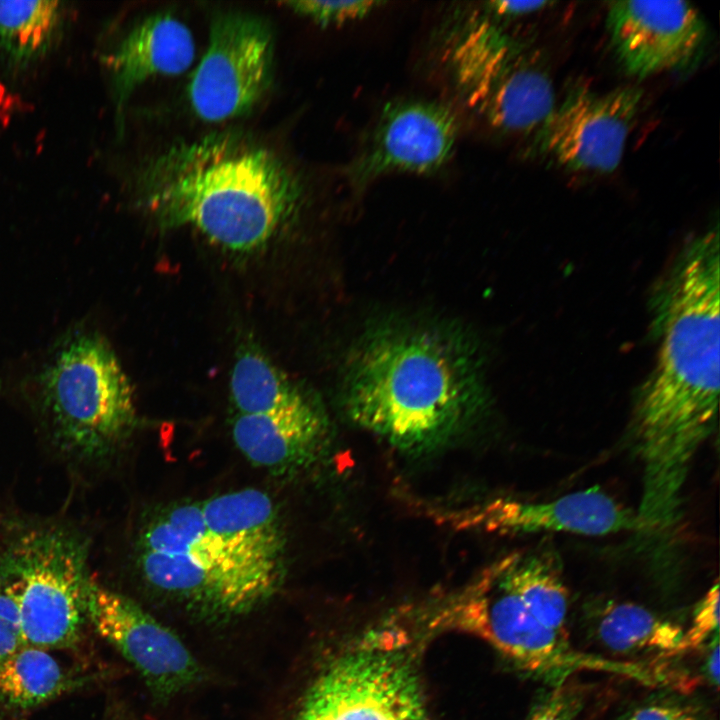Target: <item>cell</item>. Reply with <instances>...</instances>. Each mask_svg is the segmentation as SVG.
<instances>
[{"label": "cell", "instance_id": "1", "mask_svg": "<svg viewBox=\"0 0 720 720\" xmlns=\"http://www.w3.org/2000/svg\"><path fill=\"white\" fill-rule=\"evenodd\" d=\"M656 306L660 347L634 410L642 475L678 485L710 436L719 399V237L711 229L682 250Z\"/></svg>", "mask_w": 720, "mask_h": 720}, {"label": "cell", "instance_id": "2", "mask_svg": "<svg viewBox=\"0 0 720 720\" xmlns=\"http://www.w3.org/2000/svg\"><path fill=\"white\" fill-rule=\"evenodd\" d=\"M487 391L480 359L456 331L393 324L368 332L345 370L353 423L407 451L446 442L480 414Z\"/></svg>", "mask_w": 720, "mask_h": 720}, {"label": "cell", "instance_id": "3", "mask_svg": "<svg viewBox=\"0 0 720 720\" xmlns=\"http://www.w3.org/2000/svg\"><path fill=\"white\" fill-rule=\"evenodd\" d=\"M137 187L160 224L190 226L234 251L263 246L304 200L301 181L282 160L232 135L171 146L142 168Z\"/></svg>", "mask_w": 720, "mask_h": 720}, {"label": "cell", "instance_id": "4", "mask_svg": "<svg viewBox=\"0 0 720 720\" xmlns=\"http://www.w3.org/2000/svg\"><path fill=\"white\" fill-rule=\"evenodd\" d=\"M36 404L51 442L67 459H104L135 425L133 391L106 340L69 333L36 376Z\"/></svg>", "mask_w": 720, "mask_h": 720}, {"label": "cell", "instance_id": "5", "mask_svg": "<svg viewBox=\"0 0 720 720\" xmlns=\"http://www.w3.org/2000/svg\"><path fill=\"white\" fill-rule=\"evenodd\" d=\"M0 579L17 605L25 645L78 644L92 581L84 536L61 525L20 531L0 555Z\"/></svg>", "mask_w": 720, "mask_h": 720}, {"label": "cell", "instance_id": "6", "mask_svg": "<svg viewBox=\"0 0 720 720\" xmlns=\"http://www.w3.org/2000/svg\"><path fill=\"white\" fill-rule=\"evenodd\" d=\"M436 624L485 640L519 667L557 685L583 670L614 673L649 685L659 681L658 670L648 665L578 651L541 624L518 597L498 560L442 609Z\"/></svg>", "mask_w": 720, "mask_h": 720}, {"label": "cell", "instance_id": "7", "mask_svg": "<svg viewBox=\"0 0 720 720\" xmlns=\"http://www.w3.org/2000/svg\"><path fill=\"white\" fill-rule=\"evenodd\" d=\"M297 720H428L416 674L400 652L377 645L332 662L310 688Z\"/></svg>", "mask_w": 720, "mask_h": 720}, {"label": "cell", "instance_id": "8", "mask_svg": "<svg viewBox=\"0 0 720 720\" xmlns=\"http://www.w3.org/2000/svg\"><path fill=\"white\" fill-rule=\"evenodd\" d=\"M642 97L635 86L604 93L574 87L534 132L532 151L569 171L611 173L622 161Z\"/></svg>", "mask_w": 720, "mask_h": 720}, {"label": "cell", "instance_id": "9", "mask_svg": "<svg viewBox=\"0 0 720 720\" xmlns=\"http://www.w3.org/2000/svg\"><path fill=\"white\" fill-rule=\"evenodd\" d=\"M272 62V34L261 19L239 12L216 16L188 88L194 112L209 122L247 113L271 82Z\"/></svg>", "mask_w": 720, "mask_h": 720}, {"label": "cell", "instance_id": "10", "mask_svg": "<svg viewBox=\"0 0 720 720\" xmlns=\"http://www.w3.org/2000/svg\"><path fill=\"white\" fill-rule=\"evenodd\" d=\"M458 136L455 113L427 100L387 103L358 156L346 169L350 182L365 186L391 173L432 174L451 159Z\"/></svg>", "mask_w": 720, "mask_h": 720}, {"label": "cell", "instance_id": "11", "mask_svg": "<svg viewBox=\"0 0 720 720\" xmlns=\"http://www.w3.org/2000/svg\"><path fill=\"white\" fill-rule=\"evenodd\" d=\"M87 620L158 699L168 700L199 680L200 666L181 639L128 597L91 581Z\"/></svg>", "mask_w": 720, "mask_h": 720}, {"label": "cell", "instance_id": "12", "mask_svg": "<svg viewBox=\"0 0 720 720\" xmlns=\"http://www.w3.org/2000/svg\"><path fill=\"white\" fill-rule=\"evenodd\" d=\"M606 25L619 62L638 78L688 67L707 36L703 16L682 0L611 2Z\"/></svg>", "mask_w": 720, "mask_h": 720}, {"label": "cell", "instance_id": "13", "mask_svg": "<svg viewBox=\"0 0 720 720\" xmlns=\"http://www.w3.org/2000/svg\"><path fill=\"white\" fill-rule=\"evenodd\" d=\"M459 522V526L502 534L560 532L600 536L641 530L637 513L599 488L542 502L499 498L460 513Z\"/></svg>", "mask_w": 720, "mask_h": 720}, {"label": "cell", "instance_id": "14", "mask_svg": "<svg viewBox=\"0 0 720 720\" xmlns=\"http://www.w3.org/2000/svg\"><path fill=\"white\" fill-rule=\"evenodd\" d=\"M142 550L181 555L200 566L222 588L232 616L263 603L280 584L234 556L207 528L200 504L163 514L146 529Z\"/></svg>", "mask_w": 720, "mask_h": 720}, {"label": "cell", "instance_id": "15", "mask_svg": "<svg viewBox=\"0 0 720 720\" xmlns=\"http://www.w3.org/2000/svg\"><path fill=\"white\" fill-rule=\"evenodd\" d=\"M194 55L190 30L169 14L152 15L134 26L104 57L111 75L119 129L124 107L137 86L153 76L184 72Z\"/></svg>", "mask_w": 720, "mask_h": 720}, {"label": "cell", "instance_id": "16", "mask_svg": "<svg viewBox=\"0 0 720 720\" xmlns=\"http://www.w3.org/2000/svg\"><path fill=\"white\" fill-rule=\"evenodd\" d=\"M209 531L238 559L278 580L284 542L275 506L263 491L246 488L200 503Z\"/></svg>", "mask_w": 720, "mask_h": 720}, {"label": "cell", "instance_id": "17", "mask_svg": "<svg viewBox=\"0 0 720 720\" xmlns=\"http://www.w3.org/2000/svg\"><path fill=\"white\" fill-rule=\"evenodd\" d=\"M326 432L324 414L305 395L265 413L238 414L232 427L241 453L251 463L273 470L307 463L321 447Z\"/></svg>", "mask_w": 720, "mask_h": 720}, {"label": "cell", "instance_id": "18", "mask_svg": "<svg viewBox=\"0 0 720 720\" xmlns=\"http://www.w3.org/2000/svg\"><path fill=\"white\" fill-rule=\"evenodd\" d=\"M447 40V63L457 87L473 104L522 52L485 8L469 11Z\"/></svg>", "mask_w": 720, "mask_h": 720}, {"label": "cell", "instance_id": "19", "mask_svg": "<svg viewBox=\"0 0 720 720\" xmlns=\"http://www.w3.org/2000/svg\"><path fill=\"white\" fill-rule=\"evenodd\" d=\"M523 51L471 105L490 126L505 132H535L556 106L552 80Z\"/></svg>", "mask_w": 720, "mask_h": 720}, {"label": "cell", "instance_id": "20", "mask_svg": "<svg viewBox=\"0 0 720 720\" xmlns=\"http://www.w3.org/2000/svg\"><path fill=\"white\" fill-rule=\"evenodd\" d=\"M528 611L544 626L568 639L569 608L560 560L548 547L514 552L498 560Z\"/></svg>", "mask_w": 720, "mask_h": 720}, {"label": "cell", "instance_id": "21", "mask_svg": "<svg viewBox=\"0 0 720 720\" xmlns=\"http://www.w3.org/2000/svg\"><path fill=\"white\" fill-rule=\"evenodd\" d=\"M66 2L0 1V55L12 69L23 70L45 57L62 37Z\"/></svg>", "mask_w": 720, "mask_h": 720}, {"label": "cell", "instance_id": "22", "mask_svg": "<svg viewBox=\"0 0 720 720\" xmlns=\"http://www.w3.org/2000/svg\"><path fill=\"white\" fill-rule=\"evenodd\" d=\"M598 640L621 654L656 653L676 656L686 652L685 630L678 624L631 602H610L594 620Z\"/></svg>", "mask_w": 720, "mask_h": 720}, {"label": "cell", "instance_id": "23", "mask_svg": "<svg viewBox=\"0 0 720 720\" xmlns=\"http://www.w3.org/2000/svg\"><path fill=\"white\" fill-rule=\"evenodd\" d=\"M84 680L73 677L48 650L25 645L0 661V701L28 709L46 703Z\"/></svg>", "mask_w": 720, "mask_h": 720}, {"label": "cell", "instance_id": "24", "mask_svg": "<svg viewBox=\"0 0 720 720\" xmlns=\"http://www.w3.org/2000/svg\"><path fill=\"white\" fill-rule=\"evenodd\" d=\"M230 393L238 414H258L286 406L304 394L261 352L246 349L236 359Z\"/></svg>", "mask_w": 720, "mask_h": 720}, {"label": "cell", "instance_id": "25", "mask_svg": "<svg viewBox=\"0 0 720 720\" xmlns=\"http://www.w3.org/2000/svg\"><path fill=\"white\" fill-rule=\"evenodd\" d=\"M379 1H292L286 5L295 13L321 26H336L362 19L373 12Z\"/></svg>", "mask_w": 720, "mask_h": 720}, {"label": "cell", "instance_id": "26", "mask_svg": "<svg viewBox=\"0 0 720 720\" xmlns=\"http://www.w3.org/2000/svg\"><path fill=\"white\" fill-rule=\"evenodd\" d=\"M719 584L711 586L694 608L690 626L685 630L686 652L703 646L719 633Z\"/></svg>", "mask_w": 720, "mask_h": 720}, {"label": "cell", "instance_id": "27", "mask_svg": "<svg viewBox=\"0 0 720 720\" xmlns=\"http://www.w3.org/2000/svg\"><path fill=\"white\" fill-rule=\"evenodd\" d=\"M583 706V692L561 683L535 707L527 720H577Z\"/></svg>", "mask_w": 720, "mask_h": 720}, {"label": "cell", "instance_id": "28", "mask_svg": "<svg viewBox=\"0 0 720 720\" xmlns=\"http://www.w3.org/2000/svg\"><path fill=\"white\" fill-rule=\"evenodd\" d=\"M25 646L17 605L0 579V661Z\"/></svg>", "mask_w": 720, "mask_h": 720}, {"label": "cell", "instance_id": "29", "mask_svg": "<svg viewBox=\"0 0 720 720\" xmlns=\"http://www.w3.org/2000/svg\"><path fill=\"white\" fill-rule=\"evenodd\" d=\"M619 720H708L695 708L673 702L641 705L627 712Z\"/></svg>", "mask_w": 720, "mask_h": 720}, {"label": "cell", "instance_id": "30", "mask_svg": "<svg viewBox=\"0 0 720 720\" xmlns=\"http://www.w3.org/2000/svg\"><path fill=\"white\" fill-rule=\"evenodd\" d=\"M551 1H491L484 6L495 16L501 19H512L540 11L553 5Z\"/></svg>", "mask_w": 720, "mask_h": 720}, {"label": "cell", "instance_id": "31", "mask_svg": "<svg viewBox=\"0 0 720 720\" xmlns=\"http://www.w3.org/2000/svg\"><path fill=\"white\" fill-rule=\"evenodd\" d=\"M711 648L705 661V672L711 683L717 688L719 686V634L711 641Z\"/></svg>", "mask_w": 720, "mask_h": 720}]
</instances>
